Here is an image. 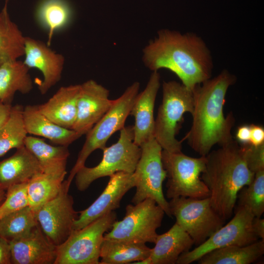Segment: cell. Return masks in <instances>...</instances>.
<instances>
[{
	"label": "cell",
	"instance_id": "cell-28",
	"mask_svg": "<svg viewBox=\"0 0 264 264\" xmlns=\"http://www.w3.org/2000/svg\"><path fill=\"white\" fill-rule=\"evenodd\" d=\"M66 175L40 172L28 182L29 206L35 212L44 204L54 198L60 192Z\"/></svg>",
	"mask_w": 264,
	"mask_h": 264
},
{
	"label": "cell",
	"instance_id": "cell-4",
	"mask_svg": "<svg viewBox=\"0 0 264 264\" xmlns=\"http://www.w3.org/2000/svg\"><path fill=\"white\" fill-rule=\"evenodd\" d=\"M194 108L193 90L175 81L164 82L162 100L154 122V138L162 150L171 153L181 152L182 141L176 138L186 113Z\"/></svg>",
	"mask_w": 264,
	"mask_h": 264
},
{
	"label": "cell",
	"instance_id": "cell-34",
	"mask_svg": "<svg viewBox=\"0 0 264 264\" xmlns=\"http://www.w3.org/2000/svg\"><path fill=\"white\" fill-rule=\"evenodd\" d=\"M240 146L249 169L254 174L264 170V144L258 146L250 144Z\"/></svg>",
	"mask_w": 264,
	"mask_h": 264
},
{
	"label": "cell",
	"instance_id": "cell-10",
	"mask_svg": "<svg viewBox=\"0 0 264 264\" xmlns=\"http://www.w3.org/2000/svg\"><path fill=\"white\" fill-rule=\"evenodd\" d=\"M140 147L141 155L133 173L136 191L132 202L135 204L147 198L153 199L171 217L169 202L162 189L163 182L167 177L162 161V149L154 138Z\"/></svg>",
	"mask_w": 264,
	"mask_h": 264
},
{
	"label": "cell",
	"instance_id": "cell-13",
	"mask_svg": "<svg viewBox=\"0 0 264 264\" xmlns=\"http://www.w3.org/2000/svg\"><path fill=\"white\" fill-rule=\"evenodd\" d=\"M70 187L66 180L59 193L42 206L35 213L44 235L55 246L63 243L72 232L78 212L74 209V200L69 194Z\"/></svg>",
	"mask_w": 264,
	"mask_h": 264
},
{
	"label": "cell",
	"instance_id": "cell-6",
	"mask_svg": "<svg viewBox=\"0 0 264 264\" xmlns=\"http://www.w3.org/2000/svg\"><path fill=\"white\" fill-rule=\"evenodd\" d=\"M140 84L135 82L129 86L118 98L113 100L108 111L86 134L85 142L67 179L70 185L79 169L85 165L88 157L95 150L106 147L110 137L125 127L134 101L139 93Z\"/></svg>",
	"mask_w": 264,
	"mask_h": 264
},
{
	"label": "cell",
	"instance_id": "cell-25",
	"mask_svg": "<svg viewBox=\"0 0 264 264\" xmlns=\"http://www.w3.org/2000/svg\"><path fill=\"white\" fill-rule=\"evenodd\" d=\"M264 254V240L246 245H232L211 251L197 261L199 264H250Z\"/></svg>",
	"mask_w": 264,
	"mask_h": 264
},
{
	"label": "cell",
	"instance_id": "cell-14",
	"mask_svg": "<svg viewBox=\"0 0 264 264\" xmlns=\"http://www.w3.org/2000/svg\"><path fill=\"white\" fill-rule=\"evenodd\" d=\"M109 90L93 80L80 84L76 118L72 130L86 134L110 108Z\"/></svg>",
	"mask_w": 264,
	"mask_h": 264
},
{
	"label": "cell",
	"instance_id": "cell-23",
	"mask_svg": "<svg viewBox=\"0 0 264 264\" xmlns=\"http://www.w3.org/2000/svg\"><path fill=\"white\" fill-rule=\"evenodd\" d=\"M24 146L37 159L43 172L66 175V163L70 154L68 147L52 146L34 136H27Z\"/></svg>",
	"mask_w": 264,
	"mask_h": 264
},
{
	"label": "cell",
	"instance_id": "cell-17",
	"mask_svg": "<svg viewBox=\"0 0 264 264\" xmlns=\"http://www.w3.org/2000/svg\"><path fill=\"white\" fill-rule=\"evenodd\" d=\"M160 86L158 71H152L145 89L137 95L130 115L134 118L133 142L138 146L154 138V108Z\"/></svg>",
	"mask_w": 264,
	"mask_h": 264
},
{
	"label": "cell",
	"instance_id": "cell-9",
	"mask_svg": "<svg viewBox=\"0 0 264 264\" xmlns=\"http://www.w3.org/2000/svg\"><path fill=\"white\" fill-rule=\"evenodd\" d=\"M165 212L151 198L135 204H128L121 220H116L104 239L132 243H154L157 229L161 225Z\"/></svg>",
	"mask_w": 264,
	"mask_h": 264
},
{
	"label": "cell",
	"instance_id": "cell-41",
	"mask_svg": "<svg viewBox=\"0 0 264 264\" xmlns=\"http://www.w3.org/2000/svg\"><path fill=\"white\" fill-rule=\"evenodd\" d=\"M5 191L0 190V204L5 198Z\"/></svg>",
	"mask_w": 264,
	"mask_h": 264
},
{
	"label": "cell",
	"instance_id": "cell-11",
	"mask_svg": "<svg viewBox=\"0 0 264 264\" xmlns=\"http://www.w3.org/2000/svg\"><path fill=\"white\" fill-rule=\"evenodd\" d=\"M171 214L176 223L191 237L197 246L222 227L224 220L212 208L209 197H179L169 202Z\"/></svg>",
	"mask_w": 264,
	"mask_h": 264
},
{
	"label": "cell",
	"instance_id": "cell-27",
	"mask_svg": "<svg viewBox=\"0 0 264 264\" xmlns=\"http://www.w3.org/2000/svg\"><path fill=\"white\" fill-rule=\"evenodd\" d=\"M0 12V66L24 55L25 37L11 20L7 3Z\"/></svg>",
	"mask_w": 264,
	"mask_h": 264
},
{
	"label": "cell",
	"instance_id": "cell-12",
	"mask_svg": "<svg viewBox=\"0 0 264 264\" xmlns=\"http://www.w3.org/2000/svg\"><path fill=\"white\" fill-rule=\"evenodd\" d=\"M235 211L234 216L227 224L193 250L182 253L176 264H189L214 250L232 245H246L258 240L252 228L254 216L252 213L241 206H237Z\"/></svg>",
	"mask_w": 264,
	"mask_h": 264
},
{
	"label": "cell",
	"instance_id": "cell-33",
	"mask_svg": "<svg viewBox=\"0 0 264 264\" xmlns=\"http://www.w3.org/2000/svg\"><path fill=\"white\" fill-rule=\"evenodd\" d=\"M28 182L14 184L6 191L5 198L0 205V219L4 216L29 206Z\"/></svg>",
	"mask_w": 264,
	"mask_h": 264
},
{
	"label": "cell",
	"instance_id": "cell-37",
	"mask_svg": "<svg viewBox=\"0 0 264 264\" xmlns=\"http://www.w3.org/2000/svg\"><path fill=\"white\" fill-rule=\"evenodd\" d=\"M236 140L240 145L250 144V125H242L238 127L236 132Z\"/></svg>",
	"mask_w": 264,
	"mask_h": 264
},
{
	"label": "cell",
	"instance_id": "cell-24",
	"mask_svg": "<svg viewBox=\"0 0 264 264\" xmlns=\"http://www.w3.org/2000/svg\"><path fill=\"white\" fill-rule=\"evenodd\" d=\"M29 70L23 62L18 60L0 66V101L12 105L16 92L27 94L31 91L33 82Z\"/></svg>",
	"mask_w": 264,
	"mask_h": 264
},
{
	"label": "cell",
	"instance_id": "cell-35",
	"mask_svg": "<svg viewBox=\"0 0 264 264\" xmlns=\"http://www.w3.org/2000/svg\"><path fill=\"white\" fill-rule=\"evenodd\" d=\"M250 125V144L258 146L264 144V128L259 125L252 124Z\"/></svg>",
	"mask_w": 264,
	"mask_h": 264
},
{
	"label": "cell",
	"instance_id": "cell-20",
	"mask_svg": "<svg viewBox=\"0 0 264 264\" xmlns=\"http://www.w3.org/2000/svg\"><path fill=\"white\" fill-rule=\"evenodd\" d=\"M80 87V84L60 88L46 102L38 105L39 110L56 124L72 130Z\"/></svg>",
	"mask_w": 264,
	"mask_h": 264
},
{
	"label": "cell",
	"instance_id": "cell-8",
	"mask_svg": "<svg viewBox=\"0 0 264 264\" xmlns=\"http://www.w3.org/2000/svg\"><path fill=\"white\" fill-rule=\"evenodd\" d=\"M117 220L111 211L86 226L73 230L67 239L56 246L54 264H99L105 234Z\"/></svg>",
	"mask_w": 264,
	"mask_h": 264
},
{
	"label": "cell",
	"instance_id": "cell-18",
	"mask_svg": "<svg viewBox=\"0 0 264 264\" xmlns=\"http://www.w3.org/2000/svg\"><path fill=\"white\" fill-rule=\"evenodd\" d=\"M9 242L11 264H54L56 246L47 238L39 224L27 234Z\"/></svg>",
	"mask_w": 264,
	"mask_h": 264
},
{
	"label": "cell",
	"instance_id": "cell-26",
	"mask_svg": "<svg viewBox=\"0 0 264 264\" xmlns=\"http://www.w3.org/2000/svg\"><path fill=\"white\" fill-rule=\"evenodd\" d=\"M151 248L146 243L104 239L100 252V264H127L150 257Z\"/></svg>",
	"mask_w": 264,
	"mask_h": 264
},
{
	"label": "cell",
	"instance_id": "cell-29",
	"mask_svg": "<svg viewBox=\"0 0 264 264\" xmlns=\"http://www.w3.org/2000/svg\"><path fill=\"white\" fill-rule=\"evenodd\" d=\"M36 17L48 32L46 44L50 46L54 33L68 24L72 10L66 0H43L37 7Z\"/></svg>",
	"mask_w": 264,
	"mask_h": 264
},
{
	"label": "cell",
	"instance_id": "cell-38",
	"mask_svg": "<svg viewBox=\"0 0 264 264\" xmlns=\"http://www.w3.org/2000/svg\"><path fill=\"white\" fill-rule=\"evenodd\" d=\"M253 230L259 238L264 240V220L261 217H255L252 222Z\"/></svg>",
	"mask_w": 264,
	"mask_h": 264
},
{
	"label": "cell",
	"instance_id": "cell-19",
	"mask_svg": "<svg viewBox=\"0 0 264 264\" xmlns=\"http://www.w3.org/2000/svg\"><path fill=\"white\" fill-rule=\"evenodd\" d=\"M23 117L28 134L44 137L57 145L68 147L81 137L74 130L52 121L41 112L38 105L23 107Z\"/></svg>",
	"mask_w": 264,
	"mask_h": 264
},
{
	"label": "cell",
	"instance_id": "cell-22",
	"mask_svg": "<svg viewBox=\"0 0 264 264\" xmlns=\"http://www.w3.org/2000/svg\"><path fill=\"white\" fill-rule=\"evenodd\" d=\"M151 248L152 264H175L179 256L190 250L194 241L176 222L166 232L157 234Z\"/></svg>",
	"mask_w": 264,
	"mask_h": 264
},
{
	"label": "cell",
	"instance_id": "cell-39",
	"mask_svg": "<svg viewBox=\"0 0 264 264\" xmlns=\"http://www.w3.org/2000/svg\"><path fill=\"white\" fill-rule=\"evenodd\" d=\"M12 105L0 101V127L7 121L10 114Z\"/></svg>",
	"mask_w": 264,
	"mask_h": 264
},
{
	"label": "cell",
	"instance_id": "cell-15",
	"mask_svg": "<svg viewBox=\"0 0 264 264\" xmlns=\"http://www.w3.org/2000/svg\"><path fill=\"white\" fill-rule=\"evenodd\" d=\"M109 177L106 188L98 198L87 208L78 212V217L73 223V230L83 228L98 218L118 208L124 195L135 187L133 173L120 172Z\"/></svg>",
	"mask_w": 264,
	"mask_h": 264
},
{
	"label": "cell",
	"instance_id": "cell-42",
	"mask_svg": "<svg viewBox=\"0 0 264 264\" xmlns=\"http://www.w3.org/2000/svg\"><path fill=\"white\" fill-rule=\"evenodd\" d=\"M8 0H6V1H8Z\"/></svg>",
	"mask_w": 264,
	"mask_h": 264
},
{
	"label": "cell",
	"instance_id": "cell-32",
	"mask_svg": "<svg viewBox=\"0 0 264 264\" xmlns=\"http://www.w3.org/2000/svg\"><path fill=\"white\" fill-rule=\"evenodd\" d=\"M237 206L248 209L255 217L264 212V170L255 173L252 181L239 191Z\"/></svg>",
	"mask_w": 264,
	"mask_h": 264
},
{
	"label": "cell",
	"instance_id": "cell-1",
	"mask_svg": "<svg viewBox=\"0 0 264 264\" xmlns=\"http://www.w3.org/2000/svg\"><path fill=\"white\" fill-rule=\"evenodd\" d=\"M142 61L152 71H171L192 90L211 78L213 68L211 52L201 37L168 29L159 30L144 47Z\"/></svg>",
	"mask_w": 264,
	"mask_h": 264
},
{
	"label": "cell",
	"instance_id": "cell-16",
	"mask_svg": "<svg viewBox=\"0 0 264 264\" xmlns=\"http://www.w3.org/2000/svg\"><path fill=\"white\" fill-rule=\"evenodd\" d=\"M44 42L25 37L24 64L30 69L39 70L43 80L38 84L42 94L47 92L61 80L65 64V58L52 50Z\"/></svg>",
	"mask_w": 264,
	"mask_h": 264
},
{
	"label": "cell",
	"instance_id": "cell-30",
	"mask_svg": "<svg viewBox=\"0 0 264 264\" xmlns=\"http://www.w3.org/2000/svg\"><path fill=\"white\" fill-rule=\"evenodd\" d=\"M23 107L12 106L9 116L0 127V157L13 149L24 146L27 136L23 117Z\"/></svg>",
	"mask_w": 264,
	"mask_h": 264
},
{
	"label": "cell",
	"instance_id": "cell-36",
	"mask_svg": "<svg viewBox=\"0 0 264 264\" xmlns=\"http://www.w3.org/2000/svg\"><path fill=\"white\" fill-rule=\"evenodd\" d=\"M11 264V248L9 242L0 236V264Z\"/></svg>",
	"mask_w": 264,
	"mask_h": 264
},
{
	"label": "cell",
	"instance_id": "cell-7",
	"mask_svg": "<svg viewBox=\"0 0 264 264\" xmlns=\"http://www.w3.org/2000/svg\"><path fill=\"white\" fill-rule=\"evenodd\" d=\"M162 161L168 178V198L209 197V190L200 177L205 170L206 156L193 157L182 152L171 153L162 150Z\"/></svg>",
	"mask_w": 264,
	"mask_h": 264
},
{
	"label": "cell",
	"instance_id": "cell-40",
	"mask_svg": "<svg viewBox=\"0 0 264 264\" xmlns=\"http://www.w3.org/2000/svg\"><path fill=\"white\" fill-rule=\"evenodd\" d=\"M132 264H152V260L150 257L146 258L142 260H140L137 262H135Z\"/></svg>",
	"mask_w": 264,
	"mask_h": 264
},
{
	"label": "cell",
	"instance_id": "cell-21",
	"mask_svg": "<svg viewBox=\"0 0 264 264\" xmlns=\"http://www.w3.org/2000/svg\"><path fill=\"white\" fill-rule=\"evenodd\" d=\"M40 172L42 171L34 155L25 146L17 149L11 156L0 161V190L28 182Z\"/></svg>",
	"mask_w": 264,
	"mask_h": 264
},
{
	"label": "cell",
	"instance_id": "cell-2",
	"mask_svg": "<svg viewBox=\"0 0 264 264\" xmlns=\"http://www.w3.org/2000/svg\"><path fill=\"white\" fill-rule=\"evenodd\" d=\"M236 77L227 69L198 85L193 90L194 108L191 128L183 140L200 156H206L216 145L232 141L235 124L232 112L224 114L225 96Z\"/></svg>",
	"mask_w": 264,
	"mask_h": 264
},
{
	"label": "cell",
	"instance_id": "cell-3",
	"mask_svg": "<svg viewBox=\"0 0 264 264\" xmlns=\"http://www.w3.org/2000/svg\"><path fill=\"white\" fill-rule=\"evenodd\" d=\"M206 158L201 178L209 190L212 208L226 221L233 214L239 191L252 181L255 174L248 168L236 140L211 151Z\"/></svg>",
	"mask_w": 264,
	"mask_h": 264
},
{
	"label": "cell",
	"instance_id": "cell-31",
	"mask_svg": "<svg viewBox=\"0 0 264 264\" xmlns=\"http://www.w3.org/2000/svg\"><path fill=\"white\" fill-rule=\"evenodd\" d=\"M38 224L35 212L28 206L0 219V236L10 242L27 234Z\"/></svg>",
	"mask_w": 264,
	"mask_h": 264
},
{
	"label": "cell",
	"instance_id": "cell-5",
	"mask_svg": "<svg viewBox=\"0 0 264 264\" xmlns=\"http://www.w3.org/2000/svg\"><path fill=\"white\" fill-rule=\"evenodd\" d=\"M120 132L118 141L102 150L103 157L98 165L93 167L84 165L77 172L74 178L79 191H85L99 178L110 176L120 172L133 173L141 155V149L133 142L132 126L124 127Z\"/></svg>",
	"mask_w": 264,
	"mask_h": 264
}]
</instances>
